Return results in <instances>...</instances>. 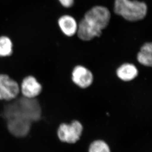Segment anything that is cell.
<instances>
[{"mask_svg": "<svg viewBox=\"0 0 152 152\" xmlns=\"http://www.w3.org/2000/svg\"><path fill=\"white\" fill-rule=\"evenodd\" d=\"M110 13L103 6H95L86 12L78 24L77 33L79 39L84 41L99 37L102 31L109 24Z\"/></svg>", "mask_w": 152, "mask_h": 152, "instance_id": "6da1fadb", "label": "cell"}, {"mask_svg": "<svg viewBox=\"0 0 152 152\" xmlns=\"http://www.w3.org/2000/svg\"><path fill=\"white\" fill-rule=\"evenodd\" d=\"M114 12L128 21H137L146 15L147 7L145 3L136 0H115Z\"/></svg>", "mask_w": 152, "mask_h": 152, "instance_id": "7a4b0ae2", "label": "cell"}, {"mask_svg": "<svg viewBox=\"0 0 152 152\" xmlns=\"http://www.w3.org/2000/svg\"><path fill=\"white\" fill-rule=\"evenodd\" d=\"M12 116L33 122L39 121L42 117V110L39 101L35 98H21L16 105L10 108Z\"/></svg>", "mask_w": 152, "mask_h": 152, "instance_id": "3957f363", "label": "cell"}, {"mask_svg": "<svg viewBox=\"0 0 152 152\" xmlns=\"http://www.w3.org/2000/svg\"><path fill=\"white\" fill-rule=\"evenodd\" d=\"M83 127L77 120L69 123H61L58 129V137L61 142L73 144L79 140L83 132Z\"/></svg>", "mask_w": 152, "mask_h": 152, "instance_id": "277c9868", "label": "cell"}, {"mask_svg": "<svg viewBox=\"0 0 152 152\" xmlns=\"http://www.w3.org/2000/svg\"><path fill=\"white\" fill-rule=\"evenodd\" d=\"M17 81L7 74H0V100L10 101L15 99L20 93Z\"/></svg>", "mask_w": 152, "mask_h": 152, "instance_id": "5b68a950", "label": "cell"}, {"mask_svg": "<svg viewBox=\"0 0 152 152\" xmlns=\"http://www.w3.org/2000/svg\"><path fill=\"white\" fill-rule=\"evenodd\" d=\"M20 90L25 97L35 98L42 92V86L37 79L32 75L23 78L21 83Z\"/></svg>", "mask_w": 152, "mask_h": 152, "instance_id": "8992f818", "label": "cell"}, {"mask_svg": "<svg viewBox=\"0 0 152 152\" xmlns=\"http://www.w3.org/2000/svg\"><path fill=\"white\" fill-rule=\"evenodd\" d=\"M72 78L73 83L82 89L89 87L94 80L92 72L82 65H77L73 68Z\"/></svg>", "mask_w": 152, "mask_h": 152, "instance_id": "52a82bcc", "label": "cell"}, {"mask_svg": "<svg viewBox=\"0 0 152 152\" xmlns=\"http://www.w3.org/2000/svg\"><path fill=\"white\" fill-rule=\"evenodd\" d=\"M31 123L26 120L11 118L7 120V128L12 135L19 137H24L30 131Z\"/></svg>", "mask_w": 152, "mask_h": 152, "instance_id": "ba28073f", "label": "cell"}, {"mask_svg": "<svg viewBox=\"0 0 152 152\" xmlns=\"http://www.w3.org/2000/svg\"><path fill=\"white\" fill-rule=\"evenodd\" d=\"M58 24L61 30L66 36L72 37L77 33V23L75 19L71 16H62L58 20Z\"/></svg>", "mask_w": 152, "mask_h": 152, "instance_id": "9c48e42d", "label": "cell"}, {"mask_svg": "<svg viewBox=\"0 0 152 152\" xmlns=\"http://www.w3.org/2000/svg\"><path fill=\"white\" fill-rule=\"evenodd\" d=\"M117 76L121 80L129 82L137 77L138 71L136 66L131 63H124L121 65L116 71Z\"/></svg>", "mask_w": 152, "mask_h": 152, "instance_id": "30bf717a", "label": "cell"}, {"mask_svg": "<svg viewBox=\"0 0 152 152\" xmlns=\"http://www.w3.org/2000/svg\"><path fill=\"white\" fill-rule=\"evenodd\" d=\"M137 60L140 64L146 67H151L152 64V45L146 43L141 46L137 55Z\"/></svg>", "mask_w": 152, "mask_h": 152, "instance_id": "8fae6325", "label": "cell"}, {"mask_svg": "<svg viewBox=\"0 0 152 152\" xmlns=\"http://www.w3.org/2000/svg\"><path fill=\"white\" fill-rule=\"evenodd\" d=\"M13 45L11 39L7 36L0 37V57L10 56L13 53Z\"/></svg>", "mask_w": 152, "mask_h": 152, "instance_id": "7c38bea8", "label": "cell"}, {"mask_svg": "<svg viewBox=\"0 0 152 152\" xmlns=\"http://www.w3.org/2000/svg\"><path fill=\"white\" fill-rule=\"evenodd\" d=\"M89 152H111L107 144L102 140H95L91 144Z\"/></svg>", "mask_w": 152, "mask_h": 152, "instance_id": "4fadbf2b", "label": "cell"}, {"mask_svg": "<svg viewBox=\"0 0 152 152\" xmlns=\"http://www.w3.org/2000/svg\"><path fill=\"white\" fill-rule=\"evenodd\" d=\"M62 6L65 7H70L73 6L74 0H59Z\"/></svg>", "mask_w": 152, "mask_h": 152, "instance_id": "5bb4252c", "label": "cell"}]
</instances>
